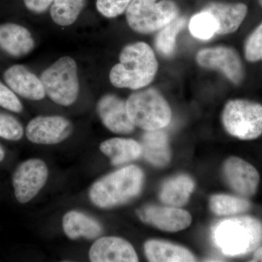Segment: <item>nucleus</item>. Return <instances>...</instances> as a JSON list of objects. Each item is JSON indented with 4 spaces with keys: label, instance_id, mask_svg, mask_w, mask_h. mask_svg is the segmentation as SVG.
<instances>
[{
    "label": "nucleus",
    "instance_id": "1",
    "mask_svg": "<svg viewBox=\"0 0 262 262\" xmlns=\"http://www.w3.org/2000/svg\"><path fill=\"white\" fill-rule=\"evenodd\" d=\"M120 63L110 71V80L118 89L139 90L149 85L158 70L152 48L144 42L129 44L120 52Z\"/></svg>",
    "mask_w": 262,
    "mask_h": 262
},
{
    "label": "nucleus",
    "instance_id": "2",
    "mask_svg": "<svg viewBox=\"0 0 262 262\" xmlns=\"http://www.w3.org/2000/svg\"><path fill=\"white\" fill-rule=\"evenodd\" d=\"M144 180L140 168L136 165L124 167L95 182L90 189V199L100 208L125 204L140 193Z\"/></svg>",
    "mask_w": 262,
    "mask_h": 262
},
{
    "label": "nucleus",
    "instance_id": "3",
    "mask_svg": "<svg viewBox=\"0 0 262 262\" xmlns=\"http://www.w3.org/2000/svg\"><path fill=\"white\" fill-rule=\"evenodd\" d=\"M214 241L227 256L248 254L262 244V222L251 215L231 217L216 225Z\"/></svg>",
    "mask_w": 262,
    "mask_h": 262
},
{
    "label": "nucleus",
    "instance_id": "4",
    "mask_svg": "<svg viewBox=\"0 0 262 262\" xmlns=\"http://www.w3.org/2000/svg\"><path fill=\"white\" fill-rule=\"evenodd\" d=\"M127 114L135 126L146 131L161 130L171 120L168 101L155 89L141 90L126 101Z\"/></svg>",
    "mask_w": 262,
    "mask_h": 262
},
{
    "label": "nucleus",
    "instance_id": "5",
    "mask_svg": "<svg viewBox=\"0 0 262 262\" xmlns=\"http://www.w3.org/2000/svg\"><path fill=\"white\" fill-rule=\"evenodd\" d=\"M40 80L46 95L53 102L68 106L77 101L80 82L77 63L71 57L57 60L42 72Z\"/></svg>",
    "mask_w": 262,
    "mask_h": 262
},
{
    "label": "nucleus",
    "instance_id": "6",
    "mask_svg": "<svg viewBox=\"0 0 262 262\" xmlns=\"http://www.w3.org/2000/svg\"><path fill=\"white\" fill-rule=\"evenodd\" d=\"M130 28L140 34L159 31L179 15L173 0H132L125 11Z\"/></svg>",
    "mask_w": 262,
    "mask_h": 262
},
{
    "label": "nucleus",
    "instance_id": "7",
    "mask_svg": "<svg viewBox=\"0 0 262 262\" xmlns=\"http://www.w3.org/2000/svg\"><path fill=\"white\" fill-rule=\"evenodd\" d=\"M226 131L241 140H253L262 134V105L245 99L230 100L222 115Z\"/></svg>",
    "mask_w": 262,
    "mask_h": 262
},
{
    "label": "nucleus",
    "instance_id": "8",
    "mask_svg": "<svg viewBox=\"0 0 262 262\" xmlns=\"http://www.w3.org/2000/svg\"><path fill=\"white\" fill-rule=\"evenodd\" d=\"M196 61L203 68L220 71L234 84H239L244 80V65L234 48L227 46L205 48L198 52Z\"/></svg>",
    "mask_w": 262,
    "mask_h": 262
},
{
    "label": "nucleus",
    "instance_id": "9",
    "mask_svg": "<svg viewBox=\"0 0 262 262\" xmlns=\"http://www.w3.org/2000/svg\"><path fill=\"white\" fill-rule=\"evenodd\" d=\"M48 178V166L42 160H27L20 164L13 176L17 201L23 204L32 201L46 185Z\"/></svg>",
    "mask_w": 262,
    "mask_h": 262
},
{
    "label": "nucleus",
    "instance_id": "10",
    "mask_svg": "<svg viewBox=\"0 0 262 262\" xmlns=\"http://www.w3.org/2000/svg\"><path fill=\"white\" fill-rule=\"evenodd\" d=\"M222 171L228 187L239 196L251 198L257 192L259 173L246 160L238 157H230L225 160Z\"/></svg>",
    "mask_w": 262,
    "mask_h": 262
},
{
    "label": "nucleus",
    "instance_id": "11",
    "mask_svg": "<svg viewBox=\"0 0 262 262\" xmlns=\"http://www.w3.org/2000/svg\"><path fill=\"white\" fill-rule=\"evenodd\" d=\"M72 131V124L65 117L39 116L29 122L26 135L34 144L52 145L66 140Z\"/></svg>",
    "mask_w": 262,
    "mask_h": 262
},
{
    "label": "nucleus",
    "instance_id": "12",
    "mask_svg": "<svg viewBox=\"0 0 262 262\" xmlns=\"http://www.w3.org/2000/svg\"><path fill=\"white\" fill-rule=\"evenodd\" d=\"M96 110L103 125L112 132L129 134L135 129L127 114L126 101L118 96L113 94L102 96Z\"/></svg>",
    "mask_w": 262,
    "mask_h": 262
},
{
    "label": "nucleus",
    "instance_id": "13",
    "mask_svg": "<svg viewBox=\"0 0 262 262\" xmlns=\"http://www.w3.org/2000/svg\"><path fill=\"white\" fill-rule=\"evenodd\" d=\"M141 220L165 232L184 230L192 223L189 212L173 206H149L139 213Z\"/></svg>",
    "mask_w": 262,
    "mask_h": 262
},
{
    "label": "nucleus",
    "instance_id": "14",
    "mask_svg": "<svg viewBox=\"0 0 262 262\" xmlns=\"http://www.w3.org/2000/svg\"><path fill=\"white\" fill-rule=\"evenodd\" d=\"M93 262H136L139 261L134 246L117 237H103L95 241L89 251Z\"/></svg>",
    "mask_w": 262,
    "mask_h": 262
},
{
    "label": "nucleus",
    "instance_id": "15",
    "mask_svg": "<svg viewBox=\"0 0 262 262\" xmlns=\"http://www.w3.org/2000/svg\"><path fill=\"white\" fill-rule=\"evenodd\" d=\"M4 80L15 94L27 99L39 101L46 96L42 81L23 65H13L3 74Z\"/></svg>",
    "mask_w": 262,
    "mask_h": 262
},
{
    "label": "nucleus",
    "instance_id": "16",
    "mask_svg": "<svg viewBox=\"0 0 262 262\" xmlns=\"http://www.w3.org/2000/svg\"><path fill=\"white\" fill-rule=\"evenodd\" d=\"M34 48V38L26 27L13 23L0 24V49L7 54L20 58Z\"/></svg>",
    "mask_w": 262,
    "mask_h": 262
},
{
    "label": "nucleus",
    "instance_id": "17",
    "mask_svg": "<svg viewBox=\"0 0 262 262\" xmlns=\"http://www.w3.org/2000/svg\"><path fill=\"white\" fill-rule=\"evenodd\" d=\"M211 13L218 24L217 34L235 32L246 18L248 8L243 3H208L202 10Z\"/></svg>",
    "mask_w": 262,
    "mask_h": 262
},
{
    "label": "nucleus",
    "instance_id": "18",
    "mask_svg": "<svg viewBox=\"0 0 262 262\" xmlns=\"http://www.w3.org/2000/svg\"><path fill=\"white\" fill-rule=\"evenodd\" d=\"M142 156L157 167H165L171 159L168 137L161 130L146 131L143 135Z\"/></svg>",
    "mask_w": 262,
    "mask_h": 262
},
{
    "label": "nucleus",
    "instance_id": "19",
    "mask_svg": "<svg viewBox=\"0 0 262 262\" xmlns=\"http://www.w3.org/2000/svg\"><path fill=\"white\" fill-rule=\"evenodd\" d=\"M63 232L69 238H97L102 233L99 222L82 212L72 211L66 213L62 221Z\"/></svg>",
    "mask_w": 262,
    "mask_h": 262
},
{
    "label": "nucleus",
    "instance_id": "20",
    "mask_svg": "<svg viewBox=\"0 0 262 262\" xmlns=\"http://www.w3.org/2000/svg\"><path fill=\"white\" fill-rule=\"evenodd\" d=\"M100 150L111 160L113 165H120L139 159L142 147L138 141L123 138H113L101 143Z\"/></svg>",
    "mask_w": 262,
    "mask_h": 262
},
{
    "label": "nucleus",
    "instance_id": "21",
    "mask_svg": "<svg viewBox=\"0 0 262 262\" xmlns=\"http://www.w3.org/2000/svg\"><path fill=\"white\" fill-rule=\"evenodd\" d=\"M146 257L151 262H190L196 258L187 248L177 245L150 239L144 244Z\"/></svg>",
    "mask_w": 262,
    "mask_h": 262
},
{
    "label": "nucleus",
    "instance_id": "22",
    "mask_svg": "<svg viewBox=\"0 0 262 262\" xmlns=\"http://www.w3.org/2000/svg\"><path fill=\"white\" fill-rule=\"evenodd\" d=\"M194 180L186 174H180L165 181L160 192L162 203L168 206L182 207L189 201L194 189Z\"/></svg>",
    "mask_w": 262,
    "mask_h": 262
},
{
    "label": "nucleus",
    "instance_id": "23",
    "mask_svg": "<svg viewBox=\"0 0 262 262\" xmlns=\"http://www.w3.org/2000/svg\"><path fill=\"white\" fill-rule=\"evenodd\" d=\"M85 0H53L50 7L53 21L61 27L75 23L83 10Z\"/></svg>",
    "mask_w": 262,
    "mask_h": 262
},
{
    "label": "nucleus",
    "instance_id": "24",
    "mask_svg": "<svg viewBox=\"0 0 262 262\" xmlns=\"http://www.w3.org/2000/svg\"><path fill=\"white\" fill-rule=\"evenodd\" d=\"M187 18L179 15L170 23L160 29L155 39V46L160 55L165 57L173 56L176 50L177 37L185 26Z\"/></svg>",
    "mask_w": 262,
    "mask_h": 262
},
{
    "label": "nucleus",
    "instance_id": "25",
    "mask_svg": "<svg viewBox=\"0 0 262 262\" xmlns=\"http://www.w3.org/2000/svg\"><path fill=\"white\" fill-rule=\"evenodd\" d=\"M211 211L217 215H234L249 211L251 204L242 196L218 194L211 196L209 201Z\"/></svg>",
    "mask_w": 262,
    "mask_h": 262
},
{
    "label": "nucleus",
    "instance_id": "26",
    "mask_svg": "<svg viewBox=\"0 0 262 262\" xmlns=\"http://www.w3.org/2000/svg\"><path fill=\"white\" fill-rule=\"evenodd\" d=\"M189 29L194 37L200 39H209L216 34L218 24L211 13L202 10L191 18Z\"/></svg>",
    "mask_w": 262,
    "mask_h": 262
},
{
    "label": "nucleus",
    "instance_id": "27",
    "mask_svg": "<svg viewBox=\"0 0 262 262\" xmlns=\"http://www.w3.org/2000/svg\"><path fill=\"white\" fill-rule=\"evenodd\" d=\"M24 127L17 119L0 113V137L10 141H18L23 137Z\"/></svg>",
    "mask_w": 262,
    "mask_h": 262
},
{
    "label": "nucleus",
    "instance_id": "28",
    "mask_svg": "<svg viewBox=\"0 0 262 262\" xmlns=\"http://www.w3.org/2000/svg\"><path fill=\"white\" fill-rule=\"evenodd\" d=\"M245 56L247 61L256 62L262 56V23L246 39L244 46Z\"/></svg>",
    "mask_w": 262,
    "mask_h": 262
},
{
    "label": "nucleus",
    "instance_id": "29",
    "mask_svg": "<svg viewBox=\"0 0 262 262\" xmlns=\"http://www.w3.org/2000/svg\"><path fill=\"white\" fill-rule=\"evenodd\" d=\"M132 0H96L98 11L106 18H113L125 13Z\"/></svg>",
    "mask_w": 262,
    "mask_h": 262
},
{
    "label": "nucleus",
    "instance_id": "30",
    "mask_svg": "<svg viewBox=\"0 0 262 262\" xmlns=\"http://www.w3.org/2000/svg\"><path fill=\"white\" fill-rule=\"evenodd\" d=\"M0 106L13 113L23 111V105L15 93L0 81Z\"/></svg>",
    "mask_w": 262,
    "mask_h": 262
},
{
    "label": "nucleus",
    "instance_id": "31",
    "mask_svg": "<svg viewBox=\"0 0 262 262\" xmlns=\"http://www.w3.org/2000/svg\"><path fill=\"white\" fill-rule=\"evenodd\" d=\"M53 0H24L26 8L34 13H44L50 8Z\"/></svg>",
    "mask_w": 262,
    "mask_h": 262
},
{
    "label": "nucleus",
    "instance_id": "32",
    "mask_svg": "<svg viewBox=\"0 0 262 262\" xmlns=\"http://www.w3.org/2000/svg\"><path fill=\"white\" fill-rule=\"evenodd\" d=\"M251 261L262 262V246H258V247L255 250L252 259L251 260Z\"/></svg>",
    "mask_w": 262,
    "mask_h": 262
},
{
    "label": "nucleus",
    "instance_id": "33",
    "mask_svg": "<svg viewBox=\"0 0 262 262\" xmlns=\"http://www.w3.org/2000/svg\"><path fill=\"white\" fill-rule=\"evenodd\" d=\"M5 152L3 148L0 146V163L5 159Z\"/></svg>",
    "mask_w": 262,
    "mask_h": 262
},
{
    "label": "nucleus",
    "instance_id": "34",
    "mask_svg": "<svg viewBox=\"0 0 262 262\" xmlns=\"http://www.w3.org/2000/svg\"><path fill=\"white\" fill-rule=\"evenodd\" d=\"M258 3H259V5L262 7V0H258Z\"/></svg>",
    "mask_w": 262,
    "mask_h": 262
},
{
    "label": "nucleus",
    "instance_id": "35",
    "mask_svg": "<svg viewBox=\"0 0 262 262\" xmlns=\"http://www.w3.org/2000/svg\"><path fill=\"white\" fill-rule=\"evenodd\" d=\"M261 61H262V56H261Z\"/></svg>",
    "mask_w": 262,
    "mask_h": 262
}]
</instances>
